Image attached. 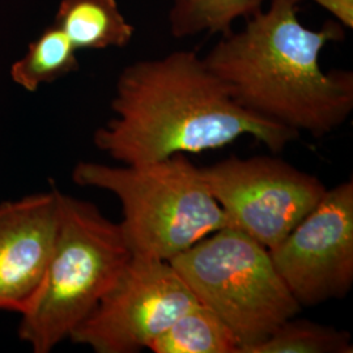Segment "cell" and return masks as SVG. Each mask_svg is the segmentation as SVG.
<instances>
[{"mask_svg": "<svg viewBox=\"0 0 353 353\" xmlns=\"http://www.w3.org/2000/svg\"><path fill=\"white\" fill-rule=\"evenodd\" d=\"M110 108L113 118L96 130L93 143L123 165L214 151L246 135L279 153L300 137L242 109L191 50L127 64Z\"/></svg>", "mask_w": 353, "mask_h": 353, "instance_id": "6da1fadb", "label": "cell"}, {"mask_svg": "<svg viewBox=\"0 0 353 353\" xmlns=\"http://www.w3.org/2000/svg\"><path fill=\"white\" fill-rule=\"evenodd\" d=\"M301 0H271L267 10L228 32L204 58L232 99L265 121L323 138L353 110V74L321 68V52L344 39L336 20L303 26Z\"/></svg>", "mask_w": 353, "mask_h": 353, "instance_id": "7a4b0ae2", "label": "cell"}, {"mask_svg": "<svg viewBox=\"0 0 353 353\" xmlns=\"http://www.w3.org/2000/svg\"><path fill=\"white\" fill-rule=\"evenodd\" d=\"M72 179L83 188L109 191L122 204L119 223L134 256L170 261L196 242L228 227L201 172L183 153L145 164L81 161Z\"/></svg>", "mask_w": 353, "mask_h": 353, "instance_id": "3957f363", "label": "cell"}, {"mask_svg": "<svg viewBox=\"0 0 353 353\" xmlns=\"http://www.w3.org/2000/svg\"><path fill=\"white\" fill-rule=\"evenodd\" d=\"M131 258L119 224L94 204L61 192L50 261L34 303L21 316L19 338L34 353L70 339Z\"/></svg>", "mask_w": 353, "mask_h": 353, "instance_id": "277c9868", "label": "cell"}, {"mask_svg": "<svg viewBox=\"0 0 353 353\" xmlns=\"http://www.w3.org/2000/svg\"><path fill=\"white\" fill-rule=\"evenodd\" d=\"M169 262L199 303L234 332L240 353L301 312L268 249L239 229H219Z\"/></svg>", "mask_w": 353, "mask_h": 353, "instance_id": "5b68a950", "label": "cell"}, {"mask_svg": "<svg viewBox=\"0 0 353 353\" xmlns=\"http://www.w3.org/2000/svg\"><path fill=\"white\" fill-rule=\"evenodd\" d=\"M169 261L134 256L70 339L97 353H137L198 305Z\"/></svg>", "mask_w": 353, "mask_h": 353, "instance_id": "8992f818", "label": "cell"}, {"mask_svg": "<svg viewBox=\"0 0 353 353\" xmlns=\"http://www.w3.org/2000/svg\"><path fill=\"white\" fill-rule=\"evenodd\" d=\"M201 172L228 227L267 249L278 245L327 191L316 176L270 156H232Z\"/></svg>", "mask_w": 353, "mask_h": 353, "instance_id": "52a82bcc", "label": "cell"}, {"mask_svg": "<svg viewBox=\"0 0 353 353\" xmlns=\"http://www.w3.org/2000/svg\"><path fill=\"white\" fill-rule=\"evenodd\" d=\"M301 306L344 297L353 284V182L326 191L321 202L268 249Z\"/></svg>", "mask_w": 353, "mask_h": 353, "instance_id": "ba28073f", "label": "cell"}, {"mask_svg": "<svg viewBox=\"0 0 353 353\" xmlns=\"http://www.w3.org/2000/svg\"><path fill=\"white\" fill-rule=\"evenodd\" d=\"M57 189L0 203V312L21 316L37 297L59 224Z\"/></svg>", "mask_w": 353, "mask_h": 353, "instance_id": "9c48e42d", "label": "cell"}, {"mask_svg": "<svg viewBox=\"0 0 353 353\" xmlns=\"http://www.w3.org/2000/svg\"><path fill=\"white\" fill-rule=\"evenodd\" d=\"M52 24L77 51L126 48L135 34L117 0H61Z\"/></svg>", "mask_w": 353, "mask_h": 353, "instance_id": "30bf717a", "label": "cell"}, {"mask_svg": "<svg viewBox=\"0 0 353 353\" xmlns=\"http://www.w3.org/2000/svg\"><path fill=\"white\" fill-rule=\"evenodd\" d=\"M234 332L202 303L195 305L152 341L153 353H240Z\"/></svg>", "mask_w": 353, "mask_h": 353, "instance_id": "8fae6325", "label": "cell"}, {"mask_svg": "<svg viewBox=\"0 0 353 353\" xmlns=\"http://www.w3.org/2000/svg\"><path fill=\"white\" fill-rule=\"evenodd\" d=\"M79 70L77 50L61 28L51 24L10 68L13 83L29 93Z\"/></svg>", "mask_w": 353, "mask_h": 353, "instance_id": "7c38bea8", "label": "cell"}, {"mask_svg": "<svg viewBox=\"0 0 353 353\" xmlns=\"http://www.w3.org/2000/svg\"><path fill=\"white\" fill-rule=\"evenodd\" d=\"M263 10V0H172L169 29L176 38L225 34L241 19Z\"/></svg>", "mask_w": 353, "mask_h": 353, "instance_id": "4fadbf2b", "label": "cell"}, {"mask_svg": "<svg viewBox=\"0 0 353 353\" xmlns=\"http://www.w3.org/2000/svg\"><path fill=\"white\" fill-rule=\"evenodd\" d=\"M352 352V341L347 331L293 316L276 328L267 339L245 353Z\"/></svg>", "mask_w": 353, "mask_h": 353, "instance_id": "5bb4252c", "label": "cell"}, {"mask_svg": "<svg viewBox=\"0 0 353 353\" xmlns=\"http://www.w3.org/2000/svg\"><path fill=\"white\" fill-rule=\"evenodd\" d=\"M325 8L345 29L353 28V0H313Z\"/></svg>", "mask_w": 353, "mask_h": 353, "instance_id": "9a60e30c", "label": "cell"}]
</instances>
